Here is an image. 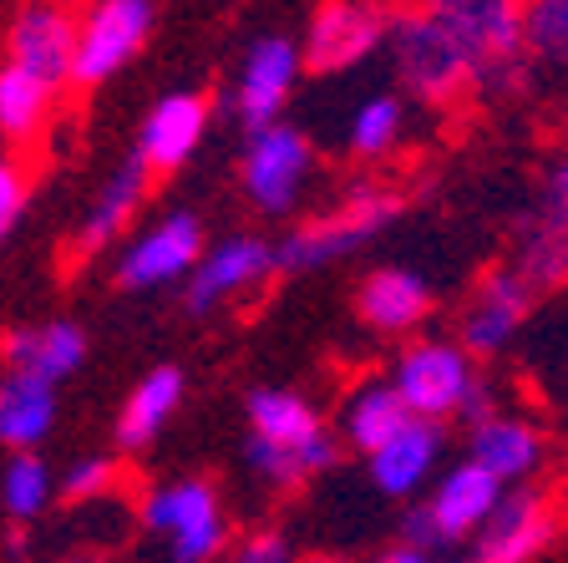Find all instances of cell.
<instances>
[{"instance_id": "f1b7e54d", "label": "cell", "mask_w": 568, "mask_h": 563, "mask_svg": "<svg viewBox=\"0 0 568 563\" xmlns=\"http://www.w3.org/2000/svg\"><path fill=\"white\" fill-rule=\"evenodd\" d=\"M523 31H528L532 51L548 61H564L568 67V0H544V6H532L528 21H523Z\"/></svg>"}, {"instance_id": "d590c367", "label": "cell", "mask_w": 568, "mask_h": 563, "mask_svg": "<svg viewBox=\"0 0 568 563\" xmlns=\"http://www.w3.org/2000/svg\"><path fill=\"white\" fill-rule=\"evenodd\" d=\"M548 209H568V163L548 178Z\"/></svg>"}, {"instance_id": "74e56055", "label": "cell", "mask_w": 568, "mask_h": 563, "mask_svg": "<svg viewBox=\"0 0 568 563\" xmlns=\"http://www.w3.org/2000/svg\"><path fill=\"white\" fill-rule=\"evenodd\" d=\"M310 563H341V559H310Z\"/></svg>"}, {"instance_id": "ac0fdd59", "label": "cell", "mask_w": 568, "mask_h": 563, "mask_svg": "<svg viewBox=\"0 0 568 563\" xmlns=\"http://www.w3.org/2000/svg\"><path fill=\"white\" fill-rule=\"evenodd\" d=\"M412 422L416 416L406 411V401L396 396V386H366L351 401V411H345V436H351L355 452H371V458H376L381 446H390Z\"/></svg>"}, {"instance_id": "e575fe53", "label": "cell", "mask_w": 568, "mask_h": 563, "mask_svg": "<svg viewBox=\"0 0 568 563\" xmlns=\"http://www.w3.org/2000/svg\"><path fill=\"white\" fill-rule=\"evenodd\" d=\"M21 213V178L0 163V234L11 229V219Z\"/></svg>"}, {"instance_id": "2e32d148", "label": "cell", "mask_w": 568, "mask_h": 563, "mask_svg": "<svg viewBox=\"0 0 568 563\" xmlns=\"http://www.w3.org/2000/svg\"><path fill=\"white\" fill-rule=\"evenodd\" d=\"M57 422V396L47 381L11 371L0 381V442L11 446H36Z\"/></svg>"}, {"instance_id": "4fadbf2b", "label": "cell", "mask_w": 568, "mask_h": 563, "mask_svg": "<svg viewBox=\"0 0 568 563\" xmlns=\"http://www.w3.org/2000/svg\"><path fill=\"white\" fill-rule=\"evenodd\" d=\"M497 503H503V482L493 472H483L477 462H467L452 477H442L437 497H432V517H437L442 539H462V533L483 529Z\"/></svg>"}, {"instance_id": "603a6c76", "label": "cell", "mask_w": 568, "mask_h": 563, "mask_svg": "<svg viewBox=\"0 0 568 563\" xmlns=\"http://www.w3.org/2000/svg\"><path fill=\"white\" fill-rule=\"evenodd\" d=\"M248 422H254V436H264L274 446H305L315 436H325L315 411L300 396H290V391H254L248 396Z\"/></svg>"}, {"instance_id": "3957f363", "label": "cell", "mask_w": 568, "mask_h": 563, "mask_svg": "<svg viewBox=\"0 0 568 563\" xmlns=\"http://www.w3.org/2000/svg\"><path fill=\"white\" fill-rule=\"evenodd\" d=\"M148 26H153V6H142V0H102L82 21L71 77H77V82H102V77H112V71L142 47Z\"/></svg>"}, {"instance_id": "ffe728a7", "label": "cell", "mask_w": 568, "mask_h": 563, "mask_svg": "<svg viewBox=\"0 0 568 563\" xmlns=\"http://www.w3.org/2000/svg\"><path fill=\"white\" fill-rule=\"evenodd\" d=\"M361 315L376 330H406L426 315V284L412 270H376L361 290Z\"/></svg>"}, {"instance_id": "f546056e", "label": "cell", "mask_w": 568, "mask_h": 563, "mask_svg": "<svg viewBox=\"0 0 568 563\" xmlns=\"http://www.w3.org/2000/svg\"><path fill=\"white\" fill-rule=\"evenodd\" d=\"M402 132V107L390 102V97H376L355 112V128H351V142L355 153H386L390 142Z\"/></svg>"}, {"instance_id": "6da1fadb", "label": "cell", "mask_w": 568, "mask_h": 563, "mask_svg": "<svg viewBox=\"0 0 568 563\" xmlns=\"http://www.w3.org/2000/svg\"><path fill=\"white\" fill-rule=\"evenodd\" d=\"M390 219H396V193L355 188L341 213H331V219H320V223H305L300 234L284 239L274 264H280V270H315V264H331V259L361 249L381 223H390Z\"/></svg>"}, {"instance_id": "5b68a950", "label": "cell", "mask_w": 568, "mask_h": 563, "mask_svg": "<svg viewBox=\"0 0 568 563\" xmlns=\"http://www.w3.org/2000/svg\"><path fill=\"white\" fill-rule=\"evenodd\" d=\"M310 173V148L300 132L290 128H264L248 138V158H244V188L254 193L264 213H280L295 203L300 178Z\"/></svg>"}, {"instance_id": "8992f818", "label": "cell", "mask_w": 568, "mask_h": 563, "mask_svg": "<svg viewBox=\"0 0 568 563\" xmlns=\"http://www.w3.org/2000/svg\"><path fill=\"white\" fill-rule=\"evenodd\" d=\"M77 21L61 6H26L11 26V67H21L36 82H61L77 61Z\"/></svg>"}, {"instance_id": "ba28073f", "label": "cell", "mask_w": 568, "mask_h": 563, "mask_svg": "<svg viewBox=\"0 0 568 563\" xmlns=\"http://www.w3.org/2000/svg\"><path fill=\"white\" fill-rule=\"evenodd\" d=\"M554 539V517H548L538 493H503L483 529H477V559L483 563H528L538 549Z\"/></svg>"}, {"instance_id": "8fae6325", "label": "cell", "mask_w": 568, "mask_h": 563, "mask_svg": "<svg viewBox=\"0 0 568 563\" xmlns=\"http://www.w3.org/2000/svg\"><path fill=\"white\" fill-rule=\"evenodd\" d=\"M203 122H209V107H203L199 97H189V92L163 97V102L148 112V122H142L138 158L148 168H178L193 148H199Z\"/></svg>"}, {"instance_id": "5bb4252c", "label": "cell", "mask_w": 568, "mask_h": 563, "mask_svg": "<svg viewBox=\"0 0 568 563\" xmlns=\"http://www.w3.org/2000/svg\"><path fill=\"white\" fill-rule=\"evenodd\" d=\"M82 351H87V335L77 325H67V320H57V325H47V330H16L11 341H6L11 371L36 375V381H47V386H57L61 375L77 371Z\"/></svg>"}, {"instance_id": "f35d334b", "label": "cell", "mask_w": 568, "mask_h": 563, "mask_svg": "<svg viewBox=\"0 0 568 563\" xmlns=\"http://www.w3.org/2000/svg\"><path fill=\"white\" fill-rule=\"evenodd\" d=\"M71 563H92V559H71Z\"/></svg>"}, {"instance_id": "d4e9b609", "label": "cell", "mask_w": 568, "mask_h": 563, "mask_svg": "<svg viewBox=\"0 0 568 563\" xmlns=\"http://www.w3.org/2000/svg\"><path fill=\"white\" fill-rule=\"evenodd\" d=\"M518 259H523L518 280L528 284V290H544V284L568 280V209H548L544 219L532 223Z\"/></svg>"}, {"instance_id": "83f0119b", "label": "cell", "mask_w": 568, "mask_h": 563, "mask_svg": "<svg viewBox=\"0 0 568 563\" xmlns=\"http://www.w3.org/2000/svg\"><path fill=\"white\" fill-rule=\"evenodd\" d=\"M47 468H41V458L36 452H21V458L6 468V507H11L16 517H36L41 507H47Z\"/></svg>"}, {"instance_id": "9c48e42d", "label": "cell", "mask_w": 568, "mask_h": 563, "mask_svg": "<svg viewBox=\"0 0 568 563\" xmlns=\"http://www.w3.org/2000/svg\"><path fill=\"white\" fill-rule=\"evenodd\" d=\"M199 244H203L199 219H193V213H173V219H163L148 239H138V244L128 249V259H122V270H118V284L122 290H153V284L178 280V274L199 259Z\"/></svg>"}, {"instance_id": "e0dca14e", "label": "cell", "mask_w": 568, "mask_h": 563, "mask_svg": "<svg viewBox=\"0 0 568 563\" xmlns=\"http://www.w3.org/2000/svg\"><path fill=\"white\" fill-rule=\"evenodd\" d=\"M142 193H148V163H142V158H128V163H122L118 173L106 178V188L97 193L92 213L82 219V234H77V249H82V254L102 249L106 239H112V234L122 229V223L132 219V209H138Z\"/></svg>"}, {"instance_id": "30bf717a", "label": "cell", "mask_w": 568, "mask_h": 563, "mask_svg": "<svg viewBox=\"0 0 568 563\" xmlns=\"http://www.w3.org/2000/svg\"><path fill=\"white\" fill-rule=\"evenodd\" d=\"M295 71H300V51L284 36H264L260 47L248 51L244 77H239V118H244L248 132L274 128V112L295 87Z\"/></svg>"}, {"instance_id": "7402d4cb", "label": "cell", "mask_w": 568, "mask_h": 563, "mask_svg": "<svg viewBox=\"0 0 568 563\" xmlns=\"http://www.w3.org/2000/svg\"><path fill=\"white\" fill-rule=\"evenodd\" d=\"M148 523L178 539H193V533L219 529V503H213L209 482H178V487H163V493L148 497Z\"/></svg>"}, {"instance_id": "d6a6232c", "label": "cell", "mask_w": 568, "mask_h": 563, "mask_svg": "<svg viewBox=\"0 0 568 563\" xmlns=\"http://www.w3.org/2000/svg\"><path fill=\"white\" fill-rule=\"evenodd\" d=\"M234 563H290V549H284V539H274V533H260V539H248L244 549H239Z\"/></svg>"}, {"instance_id": "52a82bcc", "label": "cell", "mask_w": 568, "mask_h": 563, "mask_svg": "<svg viewBox=\"0 0 568 563\" xmlns=\"http://www.w3.org/2000/svg\"><path fill=\"white\" fill-rule=\"evenodd\" d=\"M386 36V11L381 6H325L310 21V41H305V61L315 71H341L351 61H361L366 51H376V41Z\"/></svg>"}, {"instance_id": "d6986e66", "label": "cell", "mask_w": 568, "mask_h": 563, "mask_svg": "<svg viewBox=\"0 0 568 563\" xmlns=\"http://www.w3.org/2000/svg\"><path fill=\"white\" fill-rule=\"evenodd\" d=\"M538 458H544V442L523 422H487V426H477V436H473V462L483 472H493L497 482L528 477V472L538 468Z\"/></svg>"}, {"instance_id": "9a60e30c", "label": "cell", "mask_w": 568, "mask_h": 563, "mask_svg": "<svg viewBox=\"0 0 568 563\" xmlns=\"http://www.w3.org/2000/svg\"><path fill=\"white\" fill-rule=\"evenodd\" d=\"M528 294L532 290L518 274H493V280L483 284V294L473 300L467 320H462L467 345H473V351H497V345L513 335V325L523 320V310H528Z\"/></svg>"}, {"instance_id": "7c38bea8", "label": "cell", "mask_w": 568, "mask_h": 563, "mask_svg": "<svg viewBox=\"0 0 568 563\" xmlns=\"http://www.w3.org/2000/svg\"><path fill=\"white\" fill-rule=\"evenodd\" d=\"M270 264H274V249L260 244V239H234V244L213 249L189 284V310H209V305H219L224 294H239L244 284L264 280Z\"/></svg>"}, {"instance_id": "cb8c5ba5", "label": "cell", "mask_w": 568, "mask_h": 563, "mask_svg": "<svg viewBox=\"0 0 568 563\" xmlns=\"http://www.w3.org/2000/svg\"><path fill=\"white\" fill-rule=\"evenodd\" d=\"M178 396H183V375H178V371H153V375H148V381H142V386L128 396V406H122L118 442H122V446H142L148 436H158V426L173 416Z\"/></svg>"}, {"instance_id": "44dd1931", "label": "cell", "mask_w": 568, "mask_h": 563, "mask_svg": "<svg viewBox=\"0 0 568 563\" xmlns=\"http://www.w3.org/2000/svg\"><path fill=\"white\" fill-rule=\"evenodd\" d=\"M437 426L432 422H412L390 446H381L371 458V472H376V487L381 493H412L416 482L426 477L432 458H437Z\"/></svg>"}, {"instance_id": "484cf974", "label": "cell", "mask_w": 568, "mask_h": 563, "mask_svg": "<svg viewBox=\"0 0 568 563\" xmlns=\"http://www.w3.org/2000/svg\"><path fill=\"white\" fill-rule=\"evenodd\" d=\"M335 462V442L331 436H315V442L305 446H274L264 442V436H248V468H260L270 482H280V487H290V482L310 477V472L331 468Z\"/></svg>"}, {"instance_id": "4dcf8cb0", "label": "cell", "mask_w": 568, "mask_h": 563, "mask_svg": "<svg viewBox=\"0 0 568 563\" xmlns=\"http://www.w3.org/2000/svg\"><path fill=\"white\" fill-rule=\"evenodd\" d=\"M106 482H112V462L87 458V462H77V468L67 472V497H71V503H82V497H97Z\"/></svg>"}, {"instance_id": "8d00e7d4", "label": "cell", "mask_w": 568, "mask_h": 563, "mask_svg": "<svg viewBox=\"0 0 568 563\" xmlns=\"http://www.w3.org/2000/svg\"><path fill=\"white\" fill-rule=\"evenodd\" d=\"M376 563H426V553H416V549H406V543H396V549H386Z\"/></svg>"}, {"instance_id": "1f68e13d", "label": "cell", "mask_w": 568, "mask_h": 563, "mask_svg": "<svg viewBox=\"0 0 568 563\" xmlns=\"http://www.w3.org/2000/svg\"><path fill=\"white\" fill-rule=\"evenodd\" d=\"M402 533H406V549H416V553H426L432 543H447V539H442V529H437V517H432V507L406 513L402 517Z\"/></svg>"}, {"instance_id": "4316f807", "label": "cell", "mask_w": 568, "mask_h": 563, "mask_svg": "<svg viewBox=\"0 0 568 563\" xmlns=\"http://www.w3.org/2000/svg\"><path fill=\"white\" fill-rule=\"evenodd\" d=\"M47 102H51V87L26 77L21 67H6L0 71V128L11 138H26V132L41 128L47 118Z\"/></svg>"}, {"instance_id": "836d02e7", "label": "cell", "mask_w": 568, "mask_h": 563, "mask_svg": "<svg viewBox=\"0 0 568 563\" xmlns=\"http://www.w3.org/2000/svg\"><path fill=\"white\" fill-rule=\"evenodd\" d=\"M462 416H467L473 426L497 422V416H493V386H487V381H477V375H473V386H467V396H462Z\"/></svg>"}, {"instance_id": "7a4b0ae2", "label": "cell", "mask_w": 568, "mask_h": 563, "mask_svg": "<svg viewBox=\"0 0 568 563\" xmlns=\"http://www.w3.org/2000/svg\"><path fill=\"white\" fill-rule=\"evenodd\" d=\"M396 51H402V71L412 82V92H422L426 102H447L473 77V61L462 51L457 31L447 26L442 6L402 16L396 21Z\"/></svg>"}, {"instance_id": "277c9868", "label": "cell", "mask_w": 568, "mask_h": 563, "mask_svg": "<svg viewBox=\"0 0 568 563\" xmlns=\"http://www.w3.org/2000/svg\"><path fill=\"white\" fill-rule=\"evenodd\" d=\"M473 386V371H467V355L457 345H416L412 355L396 371V396L406 401L416 422H437L447 411H462V396Z\"/></svg>"}]
</instances>
